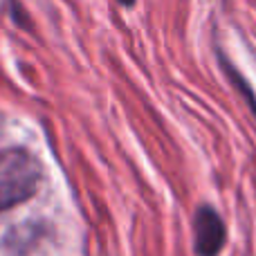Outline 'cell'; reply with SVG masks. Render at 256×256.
<instances>
[{
	"label": "cell",
	"instance_id": "1",
	"mask_svg": "<svg viewBox=\"0 0 256 256\" xmlns=\"http://www.w3.org/2000/svg\"><path fill=\"white\" fill-rule=\"evenodd\" d=\"M40 180L38 162L25 148L0 150V212L32 198Z\"/></svg>",
	"mask_w": 256,
	"mask_h": 256
},
{
	"label": "cell",
	"instance_id": "2",
	"mask_svg": "<svg viewBox=\"0 0 256 256\" xmlns=\"http://www.w3.org/2000/svg\"><path fill=\"white\" fill-rule=\"evenodd\" d=\"M194 236H196V254L198 256H218L225 245V222L218 212L209 204L200 207L194 218Z\"/></svg>",
	"mask_w": 256,
	"mask_h": 256
},
{
	"label": "cell",
	"instance_id": "3",
	"mask_svg": "<svg viewBox=\"0 0 256 256\" xmlns=\"http://www.w3.org/2000/svg\"><path fill=\"white\" fill-rule=\"evenodd\" d=\"M120 2H122V4H132L135 0H120Z\"/></svg>",
	"mask_w": 256,
	"mask_h": 256
}]
</instances>
